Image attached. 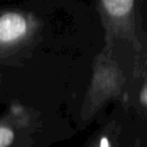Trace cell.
I'll list each match as a JSON object with an SVG mask.
<instances>
[{
	"label": "cell",
	"instance_id": "6da1fadb",
	"mask_svg": "<svg viewBox=\"0 0 147 147\" xmlns=\"http://www.w3.org/2000/svg\"><path fill=\"white\" fill-rule=\"evenodd\" d=\"M32 20L18 10L0 14V63H7L31 36Z\"/></svg>",
	"mask_w": 147,
	"mask_h": 147
},
{
	"label": "cell",
	"instance_id": "277c9868",
	"mask_svg": "<svg viewBox=\"0 0 147 147\" xmlns=\"http://www.w3.org/2000/svg\"><path fill=\"white\" fill-rule=\"evenodd\" d=\"M101 147H108V142H107V139H102V142H101Z\"/></svg>",
	"mask_w": 147,
	"mask_h": 147
},
{
	"label": "cell",
	"instance_id": "7a4b0ae2",
	"mask_svg": "<svg viewBox=\"0 0 147 147\" xmlns=\"http://www.w3.org/2000/svg\"><path fill=\"white\" fill-rule=\"evenodd\" d=\"M29 115L22 106L13 105L0 117V147H14L20 130L28 123Z\"/></svg>",
	"mask_w": 147,
	"mask_h": 147
},
{
	"label": "cell",
	"instance_id": "3957f363",
	"mask_svg": "<svg viewBox=\"0 0 147 147\" xmlns=\"http://www.w3.org/2000/svg\"><path fill=\"white\" fill-rule=\"evenodd\" d=\"M102 1L107 11L110 15L117 17L127 14L133 6V0H102Z\"/></svg>",
	"mask_w": 147,
	"mask_h": 147
}]
</instances>
